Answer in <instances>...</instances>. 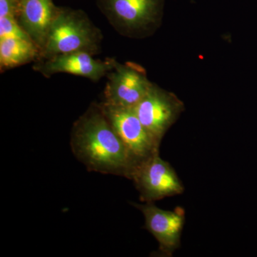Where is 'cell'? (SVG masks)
I'll use <instances>...</instances> for the list:
<instances>
[{"instance_id":"cell-1","label":"cell","mask_w":257,"mask_h":257,"mask_svg":"<svg viewBox=\"0 0 257 257\" xmlns=\"http://www.w3.org/2000/svg\"><path fill=\"white\" fill-rule=\"evenodd\" d=\"M70 145L76 158L90 172L131 180L139 165L106 117L101 103L96 101L74 121Z\"/></svg>"},{"instance_id":"cell-5","label":"cell","mask_w":257,"mask_h":257,"mask_svg":"<svg viewBox=\"0 0 257 257\" xmlns=\"http://www.w3.org/2000/svg\"><path fill=\"white\" fill-rule=\"evenodd\" d=\"M131 180L143 202H155L166 197L180 195L184 187L170 162L162 160L160 152L140 162Z\"/></svg>"},{"instance_id":"cell-11","label":"cell","mask_w":257,"mask_h":257,"mask_svg":"<svg viewBox=\"0 0 257 257\" xmlns=\"http://www.w3.org/2000/svg\"><path fill=\"white\" fill-rule=\"evenodd\" d=\"M40 51L33 42L16 37L0 39V71L7 70L35 62Z\"/></svg>"},{"instance_id":"cell-6","label":"cell","mask_w":257,"mask_h":257,"mask_svg":"<svg viewBox=\"0 0 257 257\" xmlns=\"http://www.w3.org/2000/svg\"><path fill=\"white\" fill-rule=\"evenodd\" d=\"M184 109V103L176 94L153 83L134 110L147 131L160 146L166 133Z\"/></svg>"},{"instance_id":"cell-9","label":"cell","mask_w":257,"mask_h":257,"mask_svg":"<svg viewBox=\"0 0 257 257\" xmlns=\"http://www.w3.org/2000/svg\"><path fill=\"white\" fill-rule=\"evenodd\" d=\"M47 78L54 74L67 73L85 77L96 82L105 77L113 68V58L96 60L87 52L64 54L34 62L32 67Z\"/></svg>"},{"instance_id":"cell-13","label":"cell","mask_w":257,"mask_h":257,"mask_svg":"<svg viewBox=\"0 0 257 257\" xmlns=\"http://www.w3.org/2000/svg\"><path fill=\"white\" fill-rule=\"evenodd\" d=\"M21 0H0V18H18Z\"/></svg>"},{"instance_id":"cell-4","label":"cell","mask_w":257,"mask_h":257,"mask_svg":"<svg viewBox=\"0 0 257 257\" xmlns=\"http://www.w3.org/2000/svg\"><path fill=\"white\" fill-rule=\"evenodd\" d=\"M106 77L102 102L118 107L135 108L153 84L143 66L133 62L120 63L114 58Z\"/></svg>"},{"instance_id":"cell-12","label":"cell","mask_w":257,"mask_h":257,"mask_svg":"<svg viewBox=\"0 0 257 257\" xmlns=\"http://www.w3.org/2000/svg\"><path fill=\"white\" fill-rule=\"evenodd\" d=\"M5 37H16L32 41L15 17L0 18V39Z\"/></svg>"},{"instance_id":"cell-7","label":"cell","mask_w":257,"mask_h":257,"mask_svg":"<svg viewBox=\"0 0 257 257\" xmlns=\"http://www.w3.org/2000/svg\"><path fill=\"white\" fill-rule=\"evenodd\" d=\"M100 103L106 117L139 164L160 152V145L142 124L134 108Z\"/></svg>"},{"instance_id":"cell-10","label":"cell","mask_w":257,"mask_h":257,"mask_svg":"<svg viewBox=\"0 0 257 257\" xmlns=\"http://www.w3.org/2000/svg\"><path fill=\"white\" fill-rule=\"evenodd\" d=\"M60 7L53 0H21L18 15V23L31 38L40 51L58 14Z\"/></svg>"},{"instance_id":"cell-8","label":"cell","mask_w":257,"mask_h":257,"mask_svg":"<svg viewBox=\"0 0 257 257\" xmlns=\"http://www.w3.org/2000/svg\"><path fill=\"white\" fill-rule=\"evenodd\" d=\"M143 212L145 229L156 239L162 256H172L180 247L181 237L184 224L185 211L177 207L173 211L165 210L157 207L154 202L145 204H133Z\"/></svg>"},{"instance_id":"cell-2","label":"cell","mask_w":257,"mask_h":257,"mask_svg":"<svg viewBox=\"0 0 257 257\" xmlns=\"http://www.w3.org/2000/svg\"><path fill=\"white\" fill-rule=\"evenodd\" d=\"M102 40L100 29L85 12L60 7L39 60L74 52L98 55L101 52Z\"/></svg>"},{"instance_id":"cell-3","label":"cell","mask_w":257,"mask_h":257,"mask_svg":"<svg viewBox=\"0 0 257 257\" xmlns=\"http://www.w3.org/2000/svg\"><path fill=\"white\" fill-rule=\"evenodd\" d=\"M101 13L121 36L143 39L160 28L165 0H96Z\"/></svg>"}]
</instances>
